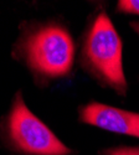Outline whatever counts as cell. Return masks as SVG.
Segmentation results:
<instances>
[{"mask_svg":"<svg viewBox=\"0 0 139 155\" xmlns=\"http://www.w3.org/2000/svg\"><path fill=\"white\" fill-rule=\"evenodd\" d=\"M0 141L21 155H70L71 149L28 108L22 93H15L8 113L0 119Z\"/></svg>","mask_w":139,"mask_h":155,"instance_id":"3","label":"cell"},{"mask_svg":"<svg viewBox=\"0 0 139 155\" xmlns=\"http://www.w3.org/2000/svg\"><path fill=\"white\" fill-rule=\"evenodd\" d=\"M76 46L62 22L30 21L20 26L12 57L29 70L36 84L67 77L74 64Z\"/></svg>","mask_w":139,"mask_h":155,"instance_id":"1","label":"cell"},{"mask_svg":"<svg viewBox=\"0 0 139 155\" xmlns=\"http://www.w3.org/2000/svg\"><path fill=\"white\" fill-rule=\"evenodd\" d=\"M81 123L93 125L109 133L139 138V113L99 102H90L78 108Z\"/></svg>","mask_w":139,"mask_h":155,"instance_id":"4","label":"cell"},{"mask_svg":"<svg viewBox=\"0 0 139 155\" xmlns=\"http://www.w3.org/2000/svg\"><path fill=\"white\" fill-rule=\"evenodd\" d=\"M102 155H139V147H114L101 151Z\"/></svg>","mask_w":139,"mask_h":155,"instance_id":"6","label":"cell"},{"mask_svg":"<svg viewBox=\"0 0 139 155\" xmlns=\"http://www.w3.org/2000/svg\"><path fill=\"white\" fill-rule=\"evenodd\" d=\"M116 10L121 14L139 15V0H119Z\"/></svg>","mask_w":139,"mask_h":155,"instance_id":"5","label":"cell"},{"mask_svg":"<svg viewBox=\"0 0 139 155\" xmlns=\"http://www.w3.org/2000/svg\"><path fill=\"white\" fill-rule=\"evenodd\" d=\"M82 70L104 88L125 96L128 83L123 70V44L111 18L98 11L83 32L78 57Z\"/></svg>","mask_w":139,"mask_h":155,"instance_id":"2","label":"cell"},{"mask_svg":"<svg viewBox=\"0 0 139 155\" xmlns=\"http://www.w3.org/2000/svg\"><path fill=\"white\" fill-rule=\"evenodd\" d=\"M131 28L138 34V36H139V21H132L131 22Z\"/></svg>","mask_w":139,"mask_h":155,"instance_id":"7","label":"cell"}]
</instances>
